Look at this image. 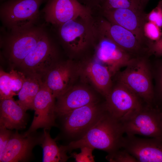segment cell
Listing matches in <instances>:
<instances>
[{"mask_svg": "<svg viewBox=\"0 0 162 162\" xmlns=\"http://www.w3.org/2000/svg\"><path fill=\"white\" fill-rule=\"evenodd\" d=\"M124 133L122 122L106 110L81 138L63 147L67 152L86 146L109 154L122 148Z\"/></svg>", "mask_w": 162, "mask_h": 162, "instance_id": "1", "label": "cell"}, {"mask_svg": "<svg viewBox=\"0 0 162 162\" xmlns=\"http://www.w3.org/2000/svg\"><path fill=\"white\" fill-rule=\"evenodd\" d=\"M149 57L134 58L114 76L115 80L133 92L146 105L153 106L154 90Z\"/></svg>", "mask_w": 162, "mask_h": 162, "instance_id": "2", "label": "cell"}, {"mask_svg": "<svg viewBox=\"0 0 162 162\" xmlns=\"http://www.w3.org/2000/svg\"><path fill=\"white\" fill-rule=\"evenodd\" d=\"M59 39L70 55L80 54L94 44L98 34L92 17H79L57 27Z\"/></svg>", "mask_w": 162, "mask_h": 162, "instance_id": "3", "label": "cell"}, {"mask_svg": "<svg viewBox=\"0 0 162 162\" xmlns=\"http://www.w3.org/2000/svg\"><path fill=\"white\" fill-rule=\"evenodd\" d=\"M45 25L20 31H8L0 36L2 53L11 69L18 67L34 49L43 33Z\"/></svg>", "mask_w": 162, "mask_h": 162, "instance_id": "4", "label": "cell"}, {"mask_svg": "<svg viewBox=\"0 0 162 162\" xmlns=\"http://www.w3.org/2000/svg\"><path fill=\"white\" fill-rule=\"evenodd\" d=\"M47 0H6L0 6V19L8 31H20L37 25L40 8Z\"/></svg>", "mask_w": 162, "mask_h": 162, "instance_id": "5", "label": "cell"}, {"mask_svg": "<svg viewBox=\"0 0 162 162\" xmlns=\"http://www.w3.org/2000/svg\"><path fill=\"white\" fill-rule=\"evenodd\" d=\"M58 52L52 38L46 28L36 46L18 67L25 75L41 78L58 59Z\"/></svg>", "mask_w": 162, "mask_h": 162, "instance_id": "6", "label": "cell"}, {"mask_svg": "<svg viewBox=\"0 0 162 162\" xmlns=\"http://www.w3.org/2000/svg\"><path fill=\"white\" fill-rule=\"evenodd\" d=\"M127 135H139L162 140L161 112L145 105L122 122Z\"/></svg>", "mask_w": 162, "mask_h": 162, "instance_id": "7", "label": "cell"}, {"mask_svg": "<svg viewBox=\"0 0 162 162\" xmlns=\"http://www.w3.org/2000/svg\"><path fill=\"white\" fill-rule=\"evenodd\" d=\"M98 33L109 38L134 58L149 57V45L139 40L130 31L104 17L97 26Z\"/></svg>", "mask_w": 162, "mask_h": 162, "instance_id": "8", "label": "cell"}, {"mask_svg": "<svg viewBox=\"0 0 162 162\" xmlns=\"http://www.w3.org/2000/svg\"><path fill=\"white\" fill-rule=\"evenodd\" d=\"M105 99L106 110L122 122L146 105L128 88L116 81Z\"/></svg>", "mask_w": 162, "mask_h": 162, "instance_id": "9", "label": "cell"}, {"mask_svg": "<svg viewBox=\"0 0 162 162\" xmlns=\"http://www.w3.org/2000/svg\"><path fill=\"white\" fill-rule=\"evenodd\" d=\"M104 102L92 103L75 109L65 118L64 130L74 141L81 138L94 124L106 110Z\"/></svg>", "mask_w": 162, "mask_h": 162, "instance_id": "10", "label": "cell"}, {"mask_svg": "<svg viewBox=\"0 0 162 162\" xmlns=\"http://www.w3.org/2000/svg\"><path fill=\"white\" fill-rule=\"evenodd\" d=\"M41 10L46 23L56 26L79 17H92L91 9L78 0H47Z\"/></svg>", "mask_w": 162, "mask_h": 162, "instance_id": "11", "label": "cell"}, {"mask_svg": "<svg viewBox=\"0 0 162 162\" xmlns=\"http://www.w3.org/2000/svg\"><path fill=\"white\" fill-rule=\"evenodd\" d=\"M79 77L78 63L69 60L57 61L41 79L56 99L74 86Z\"/></svg>", "mask_w": 162, "mask_h": 162, "instance_id": "12", "label": "cell"}, {"mask_svg": "<svg viewBox=\"0 0 162 162\" xmlns=\"http://www.w3.org/2000/svg\"><path fill=\"white\" fill-rule=\"evenodd\" d=\"M55 99L42 82L34 101L33 120L28 130L24 133L25 135L35 132L40 128L47 130L56 125Z\"/></svg>", "mask_w": 162, "mask_h": 162, "instance_id": "13", "label": "cell"}, {"mask_svg": "<svg viewBox=\"0 0 162 162\" xmlns=\"http://www.w3.org/2000/svg\"><path fill=\"white\" fill-rule=\"evenodd\" d=\"M98 37L94 58L106 66L113 76L135 58L109 38L98 33Z\"/></svg>", "mask_w": 162, "mask_h": 162, "instance_id": "14", "label": "cell"}, {"mask_svg": "<svg viewBox=\"0 0 162 162\" xmlns=\"http://www.w3.org/2000/svg\"><path fill=\"white\" fill-rule=\"evenodd\" d=\"M78 64L80 77L105 98L113 84V76L108 68L94 58L86 59Z\"/></svg>", "mask_w": 162, "mask_h": 162, "instance_id": "15", "label": "cell"}, {"mask_svg": "<svg viewBox=\"0 0 162 162\" xmlns=\"http://www.w3.org/2000/svg\"><path fill=\"white\" fill-rule=\"evenodd\" d=\"M34 132L28 135L20 134L17 130L13 133L0 159L1 162H25L32 154L33 148L41 144L44 134H35Z\"/></svg>", "mask_w": 162, "mask_h": 162, "instance_id": "16", "label": "cell"}, {"mask_svg": "<svg viewBox=\"0 0 162 162\" xmlns=\"http://www.w3.org/2000/svg\"><path fill=\"white\" fill-rule=\"evenodd\" d=\"M104 17L133 33L142 42L149 45L150 42L144 35L143 28L146 21L144 10L116 8L101 10Z\"/></svg>", "mask_w": 162, "mask_h": 162, "instance_id": "17", "label": "cell"}, {"mask_svg": "<svg viewBox=\"0 0 162 162\" xmlns=\"http://www.w3.org/2000/svg\"><path fill=\"white\" fill-rule=\"evenodd\" d=\"M122 148L128 151L139 162H162V140L145 139L135 135L124 137Z\"/></svg>", "mask_w": 162, "mask_h": 162, "instance_id": "18", "label": "cell"}, {"mask_svg": "<svg viewBox=\"0 0 162 162\" xmlns=\"http://www.w3.org/2000/svg\"><path fill=\"white\" fill-rule=\"evenodd\" d=\"M56 98L55 112L60 117L79 107L100 102L94 92L82 85H74Z\"/></svg>", "mask_w": 162, "mask_h": 162, "instance_id": "19", "label": "cell"}, {"mask_svg": "<svg viewBox=\"0 0 162 162\" xmlns=\"http://www.w3.org/2000/svg\"><path fill=\"white\" fill-rule=\"evenodd\" d=\"M26 111L13 98L0 100V126L16 130L24 128Z\"/></svg>", "mask_w": 162, "mask_h": 162, "instance_id": "20", "label": "cell"}, {"mask_svg": "<svg viewBox=\"0 0 162 162\" xmlns=\"http://www.w3.org/2000/svg\"><path fill=\"white\" fill-rule=\"evenodd\" d=\"M22 86L18 92L19 104L25 111L33 110L34 98L39 91L42 82L41 78L34 75H26Z\"/></svg>", "mask_w": 162, "mask_h": 162, "instance_id": "21", "label": "cell"}, {"mask_svg": "<svg viewBox=\"0 0 162 162\" xmlns=\"http://www.w3.org/2000/svg\"><path fill=\"white\" fill-rule=\"evenodd\" d=\"M44 137L42 147L43 151V162H64L71 156H68L62 146H58L56 142V139L52 138L46 130L44 129Z\"/></svg>", "mask_w": 162, "mask_h": 162, "instance_id": "22", "label": "cell"}, {"mask_svg": "<svg viewBox=\"0 0 162 162\" xmlns=\"http://www.w3.org/2000/svg\"><path fill=\"white\" fill-rule=\"evenodd\" d=\"M145 7L140 0H104L101 10L116 8H129L144 10Z\"/></svg>", "mask_w": 162, "mask_h": 162, "instance_id": "23", "label": "cell"}, {"mask_svg": "<svg viewBox=\"0 0 162 162\" xmlns=\"http://www.w3.org/2000/svg\"><path fill=\"white\" fill-rule=\"evenodd\" d=\"M16 93L12 89L9 73L2 70L0 71V100L13 98Z\"/></svg>", "mask_w": 162, "mask_h": 162, "instance_id": "24", "label": "cell"}, {"mask_svg": "<svg viewBox=\"0 0 162 162\" xmlns=\"http://www.w3.org/2000/svg\"><path fill=\"white\" fill-rule=\"evenodd\" d=\"M161 28L152 22H145L143 26V31L145 38L150 42L158 40L160 38L162 32Z\"/></svg>", "mask_w": 162, "mask_h": 162, "instance_id": "25", "label": "cell"}, {"mask_svg": "<svg viewBox=\"0 0 162 162\" xmlns=\"http://www.w3.org/2000/svg\"><path fill=\"white\" fill-rule=\"evenodd\" d=\"M121 149V148H120ZM119 149L108 154L106 159L111 162H137V160L125 149Z\"/></svg>", "mask_w": 162, "mask_h": 162, "instance_id": "26", "label": "cell"}, {"mask_svg": "<svg viewBox=\"0 0 162 162\" xmlns=\"http://www.w3.org/2000/svg\"><path fill=\"white\" fill-rule=\"evenodd\" d=\"M9 74L12 90L16 93L21 89L26 76L22 72L14 69H11Z\"/></svg>", "mask_w": 162, "mask_h": 162, "instance_id": "27", "label": "cell"}, {"mask_svg": "<svg viewBox=\"0 0 162 162\" xmlns=\"http://www.w3.org/2000/svg\"><path fill=\"white\" fill-rule=\"evenodd\" d=\"M146 19L147 21L162 28V0L159 1L157 6L149 13L146 14Z\"/></svg>", "mask_w": 162, "mask_h": 162, "instance_id": "28", "label": "cell"}, {"mask_svg": "<svg viewBox=\"0 0 162 162\" xmlns=\"http://www.w3.org/2000/svg\"><path fill=\"white\" fill-rule=\"evenodd\" d=\"M81 152L77 153L73 152L71 154V157H73L77 162H94V156L92 152L94 149L85 146L80 148Z\"/></svg>", "mask_w": 162, "mask_h": 162, "instance_id": "29", "label": "cell"}, {"mask_svg": "<svg viewBox=\"0 0 162 162\" xmlns=\"http://www.w3.org/2000/svg\"><path fill=\"white\" fill-rule=\"evenodd\" d=\"M151 69L152 76L156 77L157 87L156 92L154 93L153 104L157 100L160 104H162V65L160 66L157 71L152 67Z\"/></svg>", "mask_w": 162, "mask_h": 162, "instance_id": "30", "label": "cell"}, {"mask_svg": "<svg viewBox=\"0 0 162 162\" xmlns=\"http://www.w3.org/2000/svg\"><path fill=\"white\" fill-rule=\"evenodd\" d=\"M13 133L10 130L0 126V159Z\"/></svg>", "mask_w": 162, "mask_h": 162, "instance_id": "31", "label": "cell"}, {"mask_svg": "<svg viewBox=\"0 0 162 162\" xmlns=\"http://www.w3.org/2000/svg\"><path fill=\"white\" fill-rule=\"evenodd\" d=\"M149 48L151 55L162 56V34L158 40L151 43Z\"/></svg>", "mask_w": 162, "mask_h": 162, "instance_id": "32", "label": "cell"}, {"mask_svg": "<svg viewBox=\"0 0 162 162\" xmlns=\"http://www.w3.org/2000/svg\"><path fill=\"white\" fill-rule=\"evenodd\" d=\"M81 3L91 9L93 8L99 7L100 8L104 0H78Z\"/></svg>", "mask_w": 162, "mask_h": 162, "instance_id": "33", "label": "cell"}, {"mask_svg": "<svg viewBox=\"0 0 162 162\" xmlns=\"http://www.w3.org/2000/svg\"><path fill=\"white\" fill-rule=\"evenodd\" d=\"M149 0H140L142 4L144 7H145Z\"/></svg>", "mask_w": 162, "mask_h": 162, "instance_id": "34", "label": "cell"}, {"mask_svg": "<svg viewBox=\"0 0 162 162\" xmlns=\"http://www.w3.org/2000/svg\"><path fill=\"white\" fill-rule=\"evenodd\" d=\"M161 112V126L162 128V111H160Z\"/></svg>", "mask_w": 162, "mask_h": 162, "instance_id": "35", "label": "cell"}, {"mask_svg": "<svg viewBox=\"0 0 162 162\" xmlns=\"http://www.w3.org/2000/svg\"><path fill=\"white\" fill-rule=\"evenodd\" d=\"M6 0H0V2H2L6 1Z\"/></svg>", "mask_w": 162, "mask_h": 162, "instance_id": "36", "label": "cell"}]
</instances>
